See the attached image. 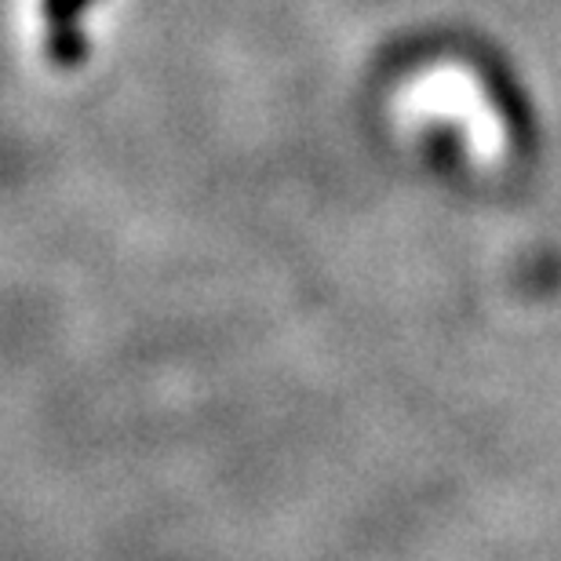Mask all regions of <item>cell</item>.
<instances>
[{
	"mask_svg": "<svg viewBox=\"0 0 561 561\" xmlns=\"http://www.w3.org/2000/svg\"><path fill=\"white\" fill-rule=\"evenodd\" d=\"M412 103L423 106V110H442V114H456L459 125L474 142V150L481 161H496L503 153V128H500V117L492 114L485 95H481L478 81L470 73H459V70H442V73H431L426 81L416 84V95Z\"/></svg>",
	"mask_w": 561,
	"mask_h": 561,
	"instance_id": "6da1fadb",
	"label": "cell"
},
{
	"mask_svg": "<svg viewBox=\"0 0 561 561\" xmlns=\"http://www.w3.org/2000/svg\"><path fill=\"white\" fill-rule=\"evenodd\" d=\"M88 4V0H48V19H51V37L55 33H66L70 30L73 15Z\"/></svg>",
	"mask_w": 561,
	"mask_h": 561,
	"instance_id": "7a4b0ae2",
	"label": "cell"
}]
</instances>
